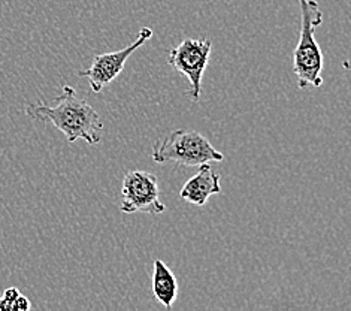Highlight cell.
I'll list each match as a JSON object with an SVG mask.
<instances>
[{"label": "cell", "mask_w": 351, "mask_h": 311, "mask_svg": "<svg viewBox=\"0 0 351 311\" xmlns=\"http://www.w3.org/2000/svg\"><path fill=\"white\" fill-rule=\"evenodd\" d=\"M26 114L32 120L51 123L71 144L84 139L90 146H96L102 141L104 123L96 109L81 99L71 86L62 87V95L56 99L54 105L29 104Z\"/></svg>", "instance_id": "cell-1"}, {"label": "cell", "mask_w": 351, "mask_h": 311, "mask_svg": "<svg viewBox=\"0 0 351 311\" xmlns=\"http://www.w3.org/2000/svg\"><path fill=\"white\" fill-rule=\"evenodd\" d=\"M300 6V35L293 53V72L298 87H320L323 84V51L315 41V29L323 23V12L317 0H298Z\"/></svg>", "instance_id": "cell-2"}, {"label": "cell", "mask_w": 351, "mask_h": 311, "mask_svg": "<svg viewBox=\"0 0 351 311\" xmlns=\"http://www.w3.org/2000/svg\"><path fill=\"white\" fill-rule=\"evenodd\" d=\"M156 163H177L186 168H197L204 163L223 162L224 156L217 151L202 133L178 129L162 139H157L152 153Z\"/></svg>", "instance_id": "cell-3"}, {"label": "cell", "mask_w": 351, "mask_h": 311, "mask_svg": "<svg viewBox=\"0 0 351 311\" xmlns=\"http://www.w3.org/2000/svg\"><path fill=\"white\" fill-rule=\"evenodd\" d=\"M213 44L210 39L186 38L178 45L171 48L168 63L173 66L184 77L190 81L187 95L193 102H197L202 89V77L210 62Z\"/></svg>", "instance_id": "cell-4"}, {"label": "cell", "mask_w": 351, "mask_h": 311, "mask_svg": "<svg viewBox=\"0 0 351 311\" xmlns=\"http://www.w3.org/2000/svg\"><path fill=\"white\" fill-rule=\"evenodd\" d=\"M121 213H147L158 216L166 207L160 200L157 176L147 171H129L124 175L121 187Z\"/></svg>", "instance_id": "cell-5"}, {"label": "cell", "mask_w": 351, "mask_h": 311, "mask_svg": "<svg viewBox=\"0 0 351 311\" xmlns=\"http://www.w3.org/2000/svg\"><path fill=\"white\" fill-rule=\"evenodd\" d=\"M152 36H153L152 29L142 27L138 33V38L133 41L130 45L119 49V51L95 56L90 68L80 71L78 77L87 78L91 90H93L95 93H100V91H102L106 86H110V84L115 81L117 77L123 72L128 58L135 53L139 47L144 45L147 41L152 39Z\"/></svg>", "instance_id": "cell-6"}, {"label": "cell", "mask_w": 351, "mask_h": 311, "mask_svg": "<svg viewBox=\"0 0 351 311\" xmlns=\"http://www.w3.org/2000/svg\"><path fill=\"white\" fill-rule=\"evenodd\" d=\"M219 193H221L220 175L213 170L210 163H204L199 166V172L184 184L180 196L196 207H204L208 199Z\"/></svg>", "instance_id": "cell-7"}, {"label": "cell", "mask_w": 351, "mask_h": 311, "mask_svg": "<svg viewBox=\"0 0 351 311\" xmlns=\"http://www.w3.org/2000/svg\"><path fill=\"white\" fill-rule=\"evenodd\" d=\"M153 292L156 299L166 308H171L178 297L177 277H175L171 268L160 259L154 260Z\"/></svg>", "instance_id": "cell-8"}, {"label": "cell", "mask_w": 351, "mask_h": 311, "mask_svg": "<svg viewBox=\"0 0 351 311\" xmlns=\"http://www.w3.org/2000/svg\"><path fill=\"white\" fill-rule=\"evenodd\" d=\"M32 308L30 301L21 295L16 288H10L3 292L0 298V311H29Z\"/></svg>", "instance_id": "cell-9"}]
</instances>
